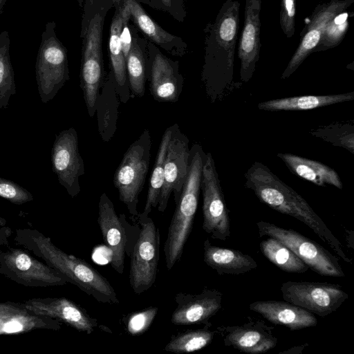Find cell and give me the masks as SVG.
I'll return each instance as SVG.
<instances>
[{
	"instance_id": "1",
	"label": "cell",
	"mask_w": 354,
	"mask_h": 354,
	"mask_svg": "<svg viewBox=\"0 0 354 354\" xmlns=\"http://www.w3.org/2000/svg\"><path fill=\"white\" fill-rule=\"evenodd\" d=\"M244 178L245 187L252 190L261 203L306 225L345 262L352 263V259L346 254L342 244L307 201L266 165L255 161Z\"/></svg>"
},
{
	"instance_id": "2",
	"label": "cell",
	"mask_w": 354,
	"mask_h": 354,
	"mask_svg": "<svg viewBox=\"0 0 354 354\" xmlns=\"http://www.w3.org/2000/svg\"><path fill=\"white\" fill-rule=\"evenodd\" d=\"M239 6L238 1H226L206 37L202 80L212 102L224 100L239 88L233 66Z\"/></svg>"
},
{
	"instance_id": "3",
	"label": "cell",
	"mask_w": 354,
	"mask_h": 354,
	"mask_svg": "<svg viewBox=\"0 0 354 354\" xmlns=\"http://www.w3.org/2000/svg\"><path fill=\"white\" fill-rule=\"evenodd\" d=\"M14 241L59 272L68 283L102 304H118L114 288L106 278L84 260L68 254L57 247L51 239L35 229L16 230Z\"/></svg>"
},
{
	"instance_id": "4",
	"label": "cell",
	"mask_w": 354,
	"mask_h": 354,
	"mask_svg": "<svg viewBox=\"0 0 354 354\" xmlns=\"http://www.w3.org/2000/svg\"><path fill=\"white\" fill-rule=\"evenodd\" d=\"M112 8V0H84L82 8L80 86L91 118L95 113L100 89L106 78L102 37L105 19Z\"/></svg>"
},
{
	"instance_id": "5",
	"label": "cell",
	"mask_w": 354,
	"mask_h": 354,
	"mask_svg": "<svg viewBox=\"0 0 354 354\" xmlns=\"http://www.w3.org/2000/svg\"><path fill=\"white\" fill-rule=\"evenodd\" d=\"M205 153L201 145L190 149L189 169L167 230L164 245L166 267L171 270L180 261L197 211Z\"/></svg>"
},
{
	"instance_id": "6",
	"label": "cell",
	"mask_w": 354,
	"mask_h": 354,
	"mask_svg": "<svg viewBox=\"0 0 354 354\" xmlns=\"http://www.w3.org/2000/svg\"><path fill=\"white\" fill-rule=\"evenodd\" d=\"M151 143L149 131L146 129L129 147L113 176L119 199L127 206L132 218L139 214L138 197L149 170Z\"/></svg>"
},
{
	"instance_id": "7",
	"label": "cell",
	"mask_w": 354,
	"mask_h": 354,
	"mask_svg": "<svg viewBox=\"0 0 354 354\" xmlns=\"http://www.w3.org/2000/svg\"><path fill=\"white\" fill-rule=\"evenodd\" d=\"M55 28L54 21L46 24L36 59L37 86L44 104L53 100L69 80L67 49L57 37Z\"/></svg>"
},
{
	"instance_id": "8",
	"label": "cell",
	"mask_w": 354,
	"mask_h": 354,
	"mask_svg": "<svg viewBox=\"0 0 354 354\" xmlns=\"http://www.w3.org/2000/svg\"><path fill=\"white\" fill-rule=\"evenodd\" d=\"M97 223L104 244L111 253V266L115 272L122 274L125 259L130 257L138 239L140 225H131L124 214H118L106 193L100 197Z\"/></svg>"
},
{
	"instance_id": "9",
	"label": "cell",
	"mask_w": 354,
	"mask_h": 354,
	"mask_svg": "<svg viewBox=\"0 0 354 354\" xmlns=\"http://www.w3.org/2000/svg\"><path fill=\"white\" fill-rule=\"evenodd\" d=\"M257 227L259 236H266L280 241L317 274L333 277L345 276L337 257L298 232L263 221L257 223Z\"/></svg>"
},
{
	"instance_id": "10",
	"label": "cell",
	"mask_w": 354,
	"mask_h": 354,
	"mask_svg": "<svg viewBox=\"0 0 354 354\" xmlns=\"http://www.w3.org/2000/svg\"><path fill=\"white\" fill-rule=\"evenodd\" d=\"M140 227L138 239L130 255L129 279L136 295L149 290L158 272L160 236L159 228L149 216L136 217Z\"/></svg>"
},
{
	"instance_id": "11",
	"label": "cell",
	"mask_w": 354,
	"mask_h": 354,
	"mask_svg": "<svg viewBox=\"0 0 354 354\" xmlns=\"http://www.w3.org/2000/svg\"><path fill=\"white\" fill-rule=\"evenodd\" d=\"M203 229L214 239L226 241L230 236L229 211L210 152L205 153L201 177Z\"/></svg>"
},
{
	"instance_id": "12",
	"label": "cell",
	"mask_w": 354,
	"mask_h": 354,
	"mask_svg": "<svg viewBox=\"0 0 354 354\" xmlns=\"http://www.w3.org/2000/svg\"><path fill=\"white\" fill-rule=\"evenodd\" d=\"M283 299L320 317L336 311L348 294L338 284L327 282L288 281L282 283Z\"/></svg>"
},
{
	"instance_id": "13",
	"label": "cell",
	"mask_w": 354,
	"mask_h": 354,
	"mask_svg": "<svg viewBox=\"0 0 354 354\" xmlns=\"http://www.w3.org/2000/svg\"><path fill=\"white\" fill-rule=\"evenodd\" d=\"M0 274L31 288L64 286L68 282L59 272L34 258L25 249L0 251Z\"/></svg>"
},
{
	"instance_id": "14",
	"label": "cell",
	"mask_w": 354,
	"mask_h": 354,
	"mask_svg": "<svg viewBox=\"0 0 354 354\" xmlns=\"http://www.w3.org/2000/svg\"><path fill=\"white\" fill-rule=\"evenodd\" d=\"M50 157L52 169L59 184L71 197L75 198L81 191L80 177L84 174L85 168L74 128L63 130L55 136Z\"/></svg>"
},
{
	"instance_id": "15",
	"label": "cell",
	"mask_w": 354,
	"mask_h": 354,
	"mask_svg": "<svg viewBox=\"0 0 354 354\" xmlns=\"http://www.w3.org/2000/svg\"><path fill=\"white\" fill-rule=\"evenodd\" d=\"M189 156L188 138L177 124L171 125L164 165V183L157 206L159 212L165 211L171 193L177 203L188 173Z\"/></svg>"
},
{
	"instance_id": "16",
	"label": "cell",
	"mask_w": 354,
	"mask_h": 354,
	"mask_svg": "<svg viewBox=\"0 0 354 354\" xmlns=\"http://www.w3.org/2000/svg\"><path fill=\"white\" fill-rule=\"evenodd\" d=\"M147 47V80L151 95L158 102H177L184 82L178 61L164 55L149 40Z\"/></svg>"
},
{
	"instance_id": "17",
	"label": "cell",
	"mask_w": 354,
	"mask_h": 354,
	"mask_svg": "<svg viewBox=\"0 0 354 354\" xmlns=\"http://www.w3.org/2000/svg\"><path fill=\"white\" fill-rule=\"evenodd\" d=\"M176 307L171 316V323L176 326L203 324L209 322L222 308L223 293L214 288H204L197 294L178 292L174 297Z\"/></svg>"
},
{
	"instance_id": "18",
	"label": "cell",
	"mask_w": 354,
	"mask_h": 354,
	"mask_svg": "<svg viewBox=\"0 0 354 354\" xmlns=\"http://www.w3.org/2000/svg\"><path fill=\"white\" fill-rule=\"evenodd\" d=\"M274 328L261 319H251L241 325L221 326L216 331L221 334L225 346L245 353L260 354L277 345Z\"/></svg>"
},
{
	"instance_id": "19",
	"label": "cell",
	"mask_w": 354,
	"mask_h": 354,
	"mask_svg": "<svg viewBox=\"0 0 354 354\" xmlns=\"http://www.w3.org/2000/svg\"><path fill=\"white\" fill-rule=\"evenodd\" d=\"M23 304L30 313L57 319L79 332L89 335L99 327L97 319L66 297L32 298L26 300Z\"/></svg>"
},
{
	"instance_id": "20",
	"label": "cell",
	"mask_w": 354,
	"mask_h": 354,
	"mask_svg": "<svg viewBox=\"0 0 354 354\" xmlns=\"http://www.w3.org/2000/svg\"><path fill=\"white\" fill-rule=\"evenodd\" d=\"M354 0H332L320 7L313 16L298 48L281 75V79L289 77L298 68L317 46L329 21L337 15L342 12Z\"/></svg>"
},
{
	"instance_id": "21",
	"label": "cell",
	"mask_w": 354,
	"mask_h": 354,
	"mask_svg": "<svg viewBox=\"0 0 354 354\" xmlns=\"http://www.w3.org/2000/svg\"><path fill=\"white\" fill-rule=\"evenodd\" d=\"M261 0H246L243 29L239 47L241 80L246 83L252 77L260 54Z\"/></svg>"
},
{
	"instance_id": "22",
	"label": "cell",
	"mask_w": 354,
	"mask_h": 354,
	"mask_svg": "<svg viewBox=\"0 0 354 354\" xmlns=\"http://www.w3.org/2000/svg\"><path fill=\"white\" fill-rule=\"evenodd\" d=\"M112 1L114 13L111 21L109 39V54L111 66L109 72L114 77L116 90L120 102L127 103L131 95L127 77L125 58L120 42V33L125 16L126 6L123 1L112 0Z\"/></svg>"
},
{
	"instance_id": "23",
	"label": "cell",
	"mask_w": 354,
	"mask_h": 354,
	"mask_svg": "<svg viewBox=\"0 0 354 354\" xmlns=\"http://www.w3.org/2000/svg\"><path fill=\"white\" fill-rule=\"evenodd\" d=\"M126 1L129 9L130 21L142 36L171 55L183 57L185 55L187 45L182 38L163 29L136 0Z\"/></svg>"
},
{
	"instance_id": "24",
	"label": "cell",
	"mask_w": 354,
	"mask_h": 354,
	"mask_svg": "<svg viewBox=\"0 0 354 354\" xmlns=\"http://www.w3.org/2000/svg\"><path fill=\"white\" fill-rule=\"evenodd\" d=\"M249 308L270 322L290 330L314 327L317 324V319L313 313L286 301H257L251 303Z\"/></svg>"
},
{
	"instance_id": "25",
	"label": "cell",
	"mask_w": 354,
	"mask_h": 354,
	"mask_svg": "<svg viewBox=\"0 0 354 354\" xmlns=\"http://www.w3.org/2000/svg\"><path fill=\"white\" fill-rule=\"evenodd\" d=\"M203 261L218 274H241L257 268L256 261L239 250L212 245L207 239L203 243Z\"/></svg>"
},
{
	"instance_id": "26",
	"label": "cell",
	"mask_w": 354,
	"mask_h": 354,
	"mask_svg": "<svg viewBox=\"0 0 354 354\" xmlns=\"http://www.w3.org/2000/svg\"><path fill=\"white\" fill-rule=\"evenodd\" d=\"M279 158L295 175L317 186L332 185L342 189L343 183L337 172L329 166L290 153H279Z\"/></svg>"
},
{
	"instance_id": "27",
	"label": "cell",
	"mask_w": 354,
	"mask_h": 354,
	"mask_svg": "<svg viewBox=\"0 0 354 354\" xmlns=\"http://www.w3.org/2000/svg\"><path fill=\"white\" fill-rule=\"evenodd\" d=\"M131 45L125 57L127 77L131 95L141 97L144 95L147 80V39L140 36L139 31L129 24Z\"/></svg>"
},
{
	"instance_id": "28",
	"label": "cell",
	"mask_w": 354,
	"mask_h": 354,
	"mask_svg": "<svg viewBox=\"0 0 354 354\" xmlns=\"http://www.w3.org/2000/svg\"><path fill=\"white\" fill-rule=\"evenodd\" d=\"M353 100V91L331 95L293 96L260 102L258 109L266 111H306Z\"/></svg>"
},
{
	"instance_id": "29",
	"label": "cell",
	"mask_w": 354,
	"mask_h": 354,
	"mask_svg": "<svg viewBox=\"0 0 354 354\" xmlns=\"http://www.w3.org/2000/svg\"><path fill=\"white\" fill-rule=\"evenodd\" d=\"M96 102L97 124L100 134L104 141H109L116 129L119 97L113 75L111 72L106 76Z\"/></svg>"
},
{
	"instance_id": "30",
	"label": "cell",
	"mask_w": 354,
	"mask_h": 354,
	"mask_svg": "<svg viewBox=\"0 0 354 354\" xmlns=\"http://www.w3.org/2000/svg\"><path fill=\"white\" fill-rule=\"evenodd\" d=\"M62 322L57 319L26 311L0 318V335L30 332L37 329L59 330Z\"/></svg>"
},
{
	"instance_id": "31",
	"label": "cell",
	"mask_w": 354,
	"mask_h": 354,
	"mask_svg": "<svg viewBox=\"0 0 354 354\" xmlns=\"http://www.w3.org/2000/svg\"><path fill=\"white\" fill-rule=\"evenodd\" d=\"M263 254L281 270L290 273H304L308 266L280 241L268 236L260 243Z\"/></svg>"
},
{
	"instance_id": "32",
	"label": "cell",
	"mask_w": 354,
	"mask_h": 354,
	"mask_svg": "<svg viewBox=\"0 0 354 354\" xmlns=\"http://www.w3.org/2000/svg\"><path fill=\"white\" fill-rule=\"evenodd\" d=\"M171 133V126L165 131L162 136L149 180L145 205L142 212L138 214L140 216H149L152 209L158 206L164 183V165Z\"/></svg>"
},
{
	"instance_id": "33",
	"label": "cell",
	"mask_w": 354,
	"mask_h": 354,
	"mask_svg": "<svg viewBox=\"0 0 354 354\" xmlns=\"http://www.w3.org/2000/svg\"><path fill=\"white\" fill-rule=\"evenodd\" d=\"M205 326L200 329H189L173 335L164 350L177 354L189 353L203 349L212 342L215 332Z\"/></svg>"
},
{
	"instance_id": "34",
	"label": "cell",
	"mask_w": 354,
	"mask_h": 354,
	"mask_svg": "<svg viewBox=\"0 0 354 354\" xmlns=\"http://www.w3.org/2000/svg\"><path fill=\"white\" fill-rule=\"evenodd\" d=\"M10 45L8 32L3 31L0 34V110L6 109L11 97L17 93Z\"/></svg>"
},
{
	"instance_id": "35",
	"label": "cell",
	"mask_w": 354,
	"mask_h": 354,
	"mask_svg": "<svg viewBox=\"0 0 354 354\" xmlns=\"http://www.w3.org/2000/svg\"><path fill=\"white\" fill-rule=\"evenodd\" d=\"M310 133L333 146L342 147L354 153V124L340 122L311 129Z\"/></svg>"
},
{
	"instance_id": "36",
	"label": "cell",
	"mask_w": 354,
	"mask_h": 354,
	"mask_svg": "<svg viewBox=\"0 0 354 354\" xmlns=\"http://www.w3.org/2000/svg\"><path fill=\"white\" fill-rule=\"evenodd\" d=\"M158 312L157 307L150 306L127 315L123 318L126 330L132 336L142 335L149 328Z\"/></svg>"
},
{
	"instance_id": "37",
	"label": "cell",
	"mask_w": 354,
	"mask_h": 354,
	"mask_svg": "<svg viewBox=\"0 0 354 354\" xmlns=\"http://www.w3.org/2000/svg\"><path fill=\"white\" fill-rule=\"evenodd\" d=\"M0 197L15 205H23L33 201L32 194L19 184L0 177Z\"/></svg>"
},
{
	"instance_id": "38",
	"label": "cell",
	"mask_w": 354,
	"mask_h": 354,
	"mask_svg": "<svg viewBox=\"0 0 354 354\" xmlns=\"http://www.w3.org/2000/svg\"><path fill=\"white\" fill-rule=\"evenodd\" d=\"M150 7L165 12L178 22H183L187 16L186 0H149Z\"/></svg>"
},
{
	"instance_id": "39",
	"label": "cell",
	"mask_w": 354,
	"mask_h": 354,
	"mask_svg": "<svg viewBox=\"0 0 354 354\" xmlns=\"http://www.w3.org/2000/svg\"><path fill=\"white\" fill-rule=\"evenodd\" d=\"M295 0H281L280 24L286 37L291 38L295 33Z\"/></svg>"
},
{
	"instance_id": "40",
	"label": "cell",
	"mask_w": 354,
	"mask_h": 354,
	"mask_svg": "<svg viewBox=\"0 0 354 354\" xmlns=\"http://www.w3.org/2000/svg\"><path fill=\"white\" fill-rule=\"evenodd\" d=\"M27 311L23 303L0 302V318L17 315Z\"/></svg>"
},
{
	"instance_id": "41",
	"label": "cell",
	"mask_w": 354,
	"mask_h": 354,
	"mask_svg": "<svg viewBox=\"0 0 354 354\" xmlns=\"http://www.w3.org/2000/svg\"><path fill=\"white\" fill-rule=\"evenodd\" d=\"M12 234V231L8 226L0 227V248L8 244L9 238Z\"/></svg>"
},
{
	"instance_id": "42",
	"label": "cell",
	"mask_w": 354,
	"mask_h": 354,
	"mask_svg": "<svg viewBox=\"0 0 354 354\" xmlns=\"http://www.w3.org/2000/svg\"><path fill=\"white\" fill-rule=\"evenodd\" d=\"M123 1H126V0H122ZM136 1H138V3H144V4H146L147 6H150V1L149 0H136Z\"/></svg>"
},
{
	"instance_id": "43",
	"label": "cell",
	"mask_w": 354,
	"mask_h": 354,
	"mask_svg": "<svg viewBox=\"0 0 354 354\" xmlns=\"http://www.w3.org/2000/svg\"><path fill=\"white\" fill-rule=\"evenodd\" d=\"M7 0H0V14L2 12L3 8L6 3Z\"/></svg>"
},
{
	"instance_id": "44",
	"label": "cell",
	"mask_w": 354,
	"mask_h": 354,
	"mask_svg": "<svg viewBox=\"0 0 354 354\" xmlns=\"http://www.w3.org/2000/svg\"><path fill=\"white\" fill-rule=\"evenodd\" d=\"M6 220L0 216V227L6 225Z\"/></svg>"
},
{
	"instance_id": "45",
	"label": "cell",
	"mask_w": 354,
	"mask_h": 354,
	"mask_svg": "<svg viewBox=\"0 0 354 354\" xmlns=\"http://www.w3.org/2000/svg\"><path fill=\"white\" fill-rule=\"evenodd\" d=\"M77 2H78V4H79L80 7L82 8L84 0H77Z\"/></svg>"
}]
</instances>
